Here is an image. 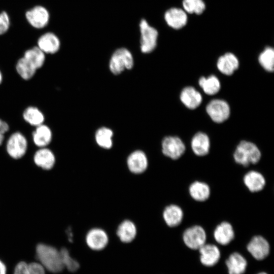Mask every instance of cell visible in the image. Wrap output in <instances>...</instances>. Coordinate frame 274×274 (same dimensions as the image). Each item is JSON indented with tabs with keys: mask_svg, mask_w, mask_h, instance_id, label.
I'll return each instance as SVG.
<instances>
[{
	"mask_svg": "<svg viewBox=\"0 0 274 274\" xmlns=\"http://www.w3.org/2000/svg\"><path fill=\"white\" fill-rule=\"evenodd\" d=\"M113 131L106 127L99 128L95 132V139L96 144L105 149H110L113 146Z\"/></svg>",
	"mask_w": 274,
	"mask_h": 274,
	"instance_id": "29",
	"label": "cell"
},
{
	"mask_svg": "<svg viewBox=\"0 0 274 274\" xmlns=\"http://www.w3.org/2000/svg\"><path fill=\"white\" fill-rule=\"evenodd\" d=\"M198 250L200 261L204 266H213L218 263L220 258V251L215 245L205 244Z\"/></svg>",
	"mask_w": 274,
	"mask_h": 274,
	"instance_id": "15",
	"label": "cell"
},
{
	"mask_svg": "<svg viewBox=\"0 0 274 274\" xmlns=\"http://www.w3.org/2000/svg\"><path fill=\"white\" fill-rule=\"evenodd\" d=\"M134 60L130 51L120 48L113 53L109 62V68L115 75L121 73L125 69L130 70L133 66Z\"/></svg>",
	"mask_w": 274,
	"mask_h": 274,
	"instance_id": "3",
	"label": "cell"
},
{
	"mask_svg": "<svg viewBox=\"0 0 274 274\" xmlns=\"http://www.w3.org/2000/svg\"><path fill=\"white\" fill-rule=\"evenodd\" d=\"M182 238L188 248L192 250H198L206 244L207 234L202 227L195 225L184 230Z\"/></svg>",
	"mask_w": 274,
	"mask_h": 274,
	"instance_id": "5",
	"label": "cell"
},
{
	"mask_svg": "<svg viewBox=\"0 0 274 274\" xmlns=\"http://www.w3.org/2000/svg\"><path fill=\"white\" fill-rule=\"evenodd\" d=\"M25 17L32 27L42 29L48 24L50 15L46 8L37 5L28 10L25 12Z\"/></svg>",
	"mask_w": 274,
	"mask_h": 274,
	"instance_id": "7",
	"label": "cell"
},
{
	"mask_svg": "<svg viewBox=\"0 0 274 274\" xmlns=\"http://www.w3.org/2000/svg\"><path fill=\"white\" fill-rule=\"evenodd\" d=\"M0 274H6V267L0 260Z\"/></svg>",
	"mask_w": 274,
	"mask_h": 274,
	"instance_id": "39",
	"label": "cell"
},
{
	"mask_svg": "<svg viewBox=\"0 0 274 274\" xmlns=\"http://www.w3.org/2000/svg\"><path fill=\"white\" fill-rule=\"evenodd\" d=\"M247 249L255 259L262 260L269 255L270 245L268 242L262 236L255 235L248 244Z\"/></svg>",
	"mask_w": 274,
	"mask_h": 274,
	"instance_id": "11",
	"label": "cell"
},
{
	"mask_svg": "<svg viewBox=\"0 0 274 274\" xmlns=\"http://www.w3.org/2000/svg\"><path fill=\"white\" fill-rule=\"evenodd\" d=\"M257 274H267V273L265 272H260L258 273Z\"/></svg>",
	"mask_w": 274,
	"mask_h": 274,
	"instance_id": "41",
	"label": "cell"
},
{
	"mask_svg": "<svg viewBox=\"0 0 274 274\" xmlns=\"http://www.w3.org/2000/svg\"><path fill=\"white\" fill-rule=\"evenodd\" d=\"M184 213L182 208L175 204L167 206L163 211L162 217L165 224L169 227L179 226L182 222Z\"/></svg>",
	"mask_w": 274,
	"mask_h": 274,
	"instance_id": "17",
	"label": "cell"
},
{
	"mask_svg": "<svg viewBox=\"0 0 274 274\" xmlns=\"http://www.w3.org/2000/svg\"><path fill=\"white\" fill-rule=\"evenodd\" d=\"M182 6L188 14L200 15L206 9L204 0H183Z\"/></svg>",
	"mask_w": 274,
	"mask_h": 274,
	"instance_id": "32",
	"label": "cell"
},
{
	"mask_svg": "<svg viewBox=\"0 0 274 274\" xmlns=\"http://www.w3.org/2000/svg\"><path fill=\"white\" fill-rule=\"evenodd\" d=\"M218 69L227 76L232 75L239 66L237 57L231 52H227L219 57L217 62Z\"/></svg>",
	"mask_w": 274,
	"mask_h": 274,
	"instance_id": "20",
	"label": "cell"
},
{
	"mask_svg": "<svg viewBox=\"0 0 274 274\" xmlns=\"http://www.w3.org/2000/svg\"><path fill=\"white\" fill-rule=\"evenodd\" d=\"M3 77L2 73L0 71V84L2 83V82L3 81Z\"/></svg>",
	"mask_w": 274,
	"mask_h": 274,
	"instance_id": "40",
	"label": "cell"
},
{
	"mask_svg": "<svg viewBox=\"0 0 274 274\" xmlns=\"http://www.w3.org/2000/svg\"><path fill=\"white\" fill-rule=\"evenodd\" d=\"M87 246L92 250L100 251L106 247L109 242V236L103 229L95 227L90 229L85 236Z\"/></svg>",
	"mask_w": 274,
	"mask_h": 274,
	"instance_id": "12",
	"label": "cell"
},
{
	"mask_svg": "<svg viewBox=\"0 0 274 274\" xmlns=\"http://www.w3.org/2000/svg\"><path fill=\"white\" fill-rule=\"evenodd\" d=\"M243 182L248 190L253 193L262 190L266 185V180L263 175L254 170L247 172L244 175Z\"/></svg>",
	"mask_w": 274,
	"mask_h": 274,
	"instance_id": "19",
	"label": "cell"
},
{
	"mask_svg": "<svg viewBox=\"0 0 274 274\" xmlns=\"http://www.w3.org/2000/svg\"><path fill=\"white\" fill-rule=\"evenodd\" d=\"M139 26L141 33V50L144 53H150L156 47L158 32L145 19L141 20Z\"/></svg>",
	"mask_w": 274,
	"mask_h": 274,
	"instance_id": "4",
	"label": "cell"
},
{
	"mask_svg": "<svg viewBox=\"0 0 274 274\" xmlns=\"http://www.w3.org/2000/svg\"><path fill=\"white\" fill-rule=\"evenodd\" d=\"M59 252L64 268L66 267L71 272H75L79 268V262L70 256L67 249L62 248Z\"/></svg>",
	"mask_w": 274,
	"mask_h": 274,
	"instance_id": "34",
	"label": "cell"
},
{
	"mask_svg": "<svg viewBox=\"0 0 274 274\" xmlns=\"http://www.w3.org/2000/svg\"><path fill=\"white\" fill-rule=\"evenodd\" d=\"M206 111L212 120L216 123L226 120L230 115V107L228 103L222 99L211 100L206 107Z\"/></svg>",
	"mask_w": 274,
	"mask_h": 274,
	"instance_id": "9",
	"label": "cell"
},
{
	"mask_svg": "<svg viewBox=\"0 0 274 274\" xmlns=\"http://www.w3.org/2000/svg\"><path fill=\"white\" fill-rule=\"evenodd\" d=\"M60 45V41L56 35L46 32L39 38L37 46L45 54H53L59 51Z\"/></svg>",
	"mask_w": 274,
	"mask_h": 274,
	"instance_id": "14",
	"label": "cell"
},
{
	"mask_svg": "<svg viewBox=\"0 0 274 274\" xmlns=\"http://www.w3.org/2000/svg\"><path fill=\"white\" fill-rule=\"evenodd\" d=\"M32 133V139L35 145L39 148L46 147L52 139L51 128L44 123L37 127Z\"/></svg>",
	"mask_w": 274,
	"mask_h": 274,
	"instance_id": "24",
	"label": "cell"
},
{
	"mask_svg": "<svg viewBox=\"0 0 274 274\" xmlns=\"http://www.w3.org/2000/svg\"><path fill=\"white\" fill-rule=\"evenodd\" d=\"M188 15L182 8L172 7L165 12L164 19L169 27L179 30L187 25L188 21Z\"/></svg>",
	"mask_w": 274,
	"mask_h": 274,
	"instance_id": "10",
	"label": "cell"
},
{
	"mask_svg": "<svg viewBox=\"0 0 274 274\" xmlns=\"http://www.w3.org/2000/svg\"><path fill=\"white\" fill-rule=\"evenodd\" d=\"M10 18L6 11L0 12V35L6 33L10 27Z\"/></svg>",
	"mask_w": 274,
	"mask_h": 274,
	"instance_id": "35",
	"label": "cell"
},
{
	"mask_svg": "<svg viewBox=\"0 0 274 274\" xmlns=\"http://www.w3.org/2000/svg\"><path fill=\"white\" fill-rule=\"evenodd\" d=\"M258 61L262 67L268 72L274 69V50L271 47H266L258 56Z\"/></svg>",
	"mask_w": 274,
	"mask_h": 274,
	"instance_id": "33",
	"label": "cell"
},
{
	"mask_svg": "<svg viewBox=\"0 0 274 274\" xmlns=\"http://www.w3.org/2000/svg\"><path fill=\"white\" fill-rule=\"evenodd\" d=\"M9 130V125L5 121L0 119V146L5 139V134Z\"/></svg>",
	"mask_w": 274,
	"mask_h": 274,
	"instance_id": "38",
	"label": "cell"
},
{
	"mask_svg": "<svg viewBox=\"0 0 274 274\" xmlns=\"http://www.w3.org/2000/svg\"><path fill=\"white\" fill-rule=\"evenodd\" d=\"M116 234L122 243H131L134 239L137 234L136 225L130 220H124L118 225Z\"/></svg>",
	"mask_w": 274,
	"mask_h": 274,
	"instance_id": "21",
	"label": "cell"
},
{
	"mask_svg": "<svg viewBox=\"0 0 274 274\" xmlns=\"http://www.w3.org/2000/svg\"><path fill=\"white\" fill-rule=\"evenodd\" d=\"M33 159L38 166L45 170L52 169L56 160L53 152L47 147L40 148L34 154Z\"/></svg>",
	"mask_w": 274,
	"mask_h": 274,
	"instance_id": "18",
	"label": "cell"
},
{
	"mask_svg": "<svg viewBox=\"0 0 274 274\" xmlns=\"http://www.w3.org/2000/svg\"><path fill=\"white\" fill-rule=\"evenodd\" d=\"M36 256L40 263L51 272H60L64 268L60 252L54 247L39 244L36 247Z\"/></svg>",
	"mask_w": 274,
	"mask_h": 274,
	"instance_id": "1",
	"label": "cell"
},
{
	"mask_svg": "<svg viewBox=\"0 0 274 274\" xmlns=\"http://www.w3.org/2000/svg\"><path fill=\"white\" fill-rule=\"evenodd\" d=\"M226 265L229 274H243L247 268V261L242 254L233 252L226 259Z\"/></svg>",
	"mask_w": 274,
	"mask_h": 274,
	"instance_id": "23",
	"label": "cell"
},
{
	"mask_svg": "<svg viewBox=\"0 0 274 274\" xmlns=\"http://www.w3.org/2000/svg\"><path fill=\"white\" fill-rule=\"evenodd\" d=\"M14 274H29L28 264L24 261L19 262L15 268Z\"/></svg>",
	"mask_w": 274,
	"mask_h": 274,
	"instance_id": "37",
	"label": "cell"
},
{
	"mask_svg": "<svg viewBox=\"0 0 274 274\" xmlns=\"http://www.w3.org/2000/svg\"><path fill=\"white\" fill-rule=\"evenodd\" d=\"M198 83L203 91L208 95H214L220 89L221 85L218 78L211 75L208 78L202 77L200 78Z\"/></svg>",
	"mask_w": 274,
	"mask_h": 274,
	"instance_id": "31",
	"label": "cell"
},
{
	"mask_svg": "<svg viewBox=\"0 0 274 274\" xmlns=\"http://www.w3.org/2000/svg\"><path fill=\"white\" fill-rule=\"evenodd\" d=\"M28 143L25 136L20 132H15L9 136L6 144L8 155L13 159L22 158L26 153Z\"/></svg>",
	"mask_w": 274,
	"mask_h": 274,
	"instance_id": "6",
	"label": "cell"
},
{
	"mask_svg": "<svg viewBox=\"0 0 274 274\" xmlns=\"http://www.w3.org/2000/svg\"><path fill=\"white\" fill-rule=\"evenodd\" d=\"M22 116L26 122L35 127L43 124L45 121V116L43 112L34 106L26 108L23 112Z\"/></svg>",
	"mask_w": 274,
	"mask_h": 274,
	"instance_id": "27",
	"label": "cell"
},
{
	"mask_svg": "<svg viewBox=\"0 0 274 274\" xmlns=\"http://www.w3.org/2000/svg\"><path fill=\"white\" fill-rule=\"evenodd\" d=\"M261 153L253 143L241 141L236 146L233 153L234 161L244 167L257 163L260 160Z\"/></svg>",
	"mask_w": 274,
	"mask_h": 274,
	"instance_id": "2",
	"label": "cell"
},
{
	"mask_svg": "<svg viewBox=\"0 0 274 274\" xmlns=\"http://www.w3.org/2000/svg\"><path fill=\"white\" fill-rule=\"evenodd\" d=\"M163 154L173 159L180 158L184 153L185 145L180 138L176 136L165 137L161 143Z\"/></svg>",
	"mask_w": 274,
	"mask_h": 274,
	"instance_id": "8",
	"label": "cell"
},
{
	"mask_svg": "<svg viewBox=\"0 0 274 274\" xmlns=\"http://www.w3.org/2000/svg\"><path fill=\"white\" fill-rule=\"evenodd\" d=\"M45 55L37 46H35L26 50L23 57L38 70L44 64L46 60Z\"/></svg>",
	"mask_w": 274,
	"mask_h": 274,
	"instance_id": "28",
	"label": "cell"
},
{
	"mask_svg": "<svg viewBox=\"0 0 274 274\" xmlns=\"http://www.w3.org/2000/svg\"><path fill=\"white\" fill-rule=\"evenodd\" d=\"M15 67L18 74L24 80H29L31 79L37 70L23 56L18 60Z\"/></svg>",
	"mask_w": 274,
	"mask_h": 274,
	"instance_id": "30",
	"label": "cell"
},
{
	"mask_svg": "<svg viewBox=\"0 0 274 274\" xmlns=\"http://www.w3.org/2000/svg\"><path fill=\"white\" fill-rule=\"evenodd\" d=\"M29 274H45V268L43 265L37 262H32L28 264Z\"/></svg>",
	"mask_w": 274,
	"mask_h": 274,
	"instance_id": "36",
	"label": "cell"
},
{
	"mask_svg": "<svg viewBox=\"0 0 274 274\" xmlns=\"http://www.w3.org/2000/svg\"><path fill=\"white\" fill-rule=\"evenodd\" d=\"M213 235L217 243L225 246L234 239L235 233L232 225L228 222L223 221L216 226Z\"/></svg>",
	"mask_w": 274,
	"mask_h": 274,
	"instance_id": "16",
	"label": "cell"
},
{
	"mask_svg": "<svg viewBox=\"0 0 274 274\" xmlns=\"http://www.w3.org/2000/svg\"><path fill=\"white\" fill-rule=\"evenodd\" d=\"M189 193L192 199L203 202L209 199L211 194L209 185L205 182L195 181L189 187Z\"/></svg>",
	"mask_w": 274,
	"mask_h": 274,
	"instance_id": "26",
	"label": "cell"
},
{
	"mask_svg": "<svg viewBox=\"0 0 274 274\" xmlns=\"http://www.w3.org/2000/svg\"><path fill=\"white\" fill-rule=\"evenodd\" d=\"M191 147L192 151L196 155L204 156L210 151V139L206 133L202 132H197L191 140Z\"/></svg>",
	"mask_w": 274,
	"mask_h": 274,
	"instance_id": "22",
	"label": "cell"
},
{
	"mask_svg": "<svg viewBox=\"0 0 274 274\" xmlns=\"http://www.w3.org/2000/svg\"><path fill=\"white\" fill-rule=\"evenodd\" d=\"M126 164L128 170L131 173L140 175L147 169L149 161L145 153L142 150H137L128 156Z\"/></svg>",
	"mask_w": 274,
	"mask_h": 274,
	"instance_id": "13",
	"label": "cell"
},
{
	"mask_svg": "<svg viewBox=\"0 0 274 274\" xmlns=\"http://www.w3.org/2000/svg\"><path fill=\"white\" fill-rule=\"evenodd\" d=\"M180 99L188 109H195L201 103L202 96L194 88L188 86L182 90Z\"/></svg>",
	"mask_w": 274,
	"mask_h": 274,
	"instance_id": "25",
	"label": "cell"
}]
</instances>
